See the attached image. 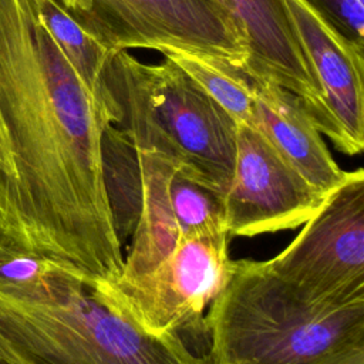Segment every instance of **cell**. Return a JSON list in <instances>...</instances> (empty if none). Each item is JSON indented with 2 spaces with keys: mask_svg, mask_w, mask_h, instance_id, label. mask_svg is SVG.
<instances>
[{
  "mask_svg": "<svg viewBox=\"0 0 364 364\" xmlns=\"http://www.w3.org/2000/svg\"><path fill=\"white\" fill-rule=\"evenodd\" d=\"M111 125L28 0H0V246L92 287L122 274L102 162Z\"/></svg>",
  "mask_w": 364,
  "mask_h": 364,
  "instance_id": "obj_1",
  "label": "cell"
},
{
  "mask_svg": "<svg viewBox=\"0 0 364 364\" xmlns=\"http://www.w3.org/2000/svg\"><path fill=\"white\" fill-rule=\"evenodd\" d=\"M0 354L14 364H215L178 333H148L48 259L0 284Z\"/></svg>",
  "mask_w": 364,
  "mask_h": 364,
  "instance_id": "obj_2",
  "label": "cell"
},
{
  "mask_svg": "<svg viewBox=\"0 0 364 364\" xmlns=\"http://www.w3.org/2000/svg\"><path fill=\"white\" fill-rule=\"evenodd\" d=\"M205 328L215 364H304L364 341V297L309 300L264 260L239 259L208 307Z\"/></svg>",
  "mask_w": 364,
  "mask_h": 364,
  "instance_id": "obj_3",
  "label": "cell"
},
{
  "mask_svg": "<svg viewBox=\"0 0 364 364\" xmlns=\"http://www.w3.org/2000/svg\"><path fill=\"white\" fill-rule=\"evenodd\" d=\"M112 125L136 148L169 155L225 192L239 124L185 71L164 57L145 64L114 51L104 74Z\"/></svg>",
  "mask_w": 364,
  "mask_h": 364,
  "instance_id": "obj_4",
  "label": "cell"
},
{
  "mask_svg": "<svg viewBox=\"0 0 364 364\" xmlns=\"http://www.w3.org/2000/svg\"><path fill=\"white\" fill-rule=\"evenodd\" d=\"M226 228L183 236L152 270L95 283L91 290L152 334H206L205 310L222 290L232 259Z\"/></svg>",
  "mask_w": 364,
  "mask_h": 364,
  "instance_id": "obj_5",
  "label": "cell"
},
{
  "mask_svg": "<svg viewBox=\"0 0 364 364\" xmlns=\"http://www.w3.org/2000/svg\"><path fill=\"white\" fill-rule=\"evenodd\" d=\"M112 51L188 50L243 70L247 46L215 0H54Z\"/></svg>",
  "mask_w": 364,
  "mask_h": 364,
  "instance_id": "obj_6",
  "label": "cell"
},
{
  "mask_svg": "<svg viewBox=\"0 0 364 364\" xmlns=\"http://www.w3.org/2000/svg\"><path fill=\"white\" fill-rule=\"evenodd\" d=\"M264 264L314 301L364 297V172L347 171L299 235Z\"/></svg>",
  "mask_w": 364,
  "mask_h": 364,
  "instance_id": "obj_7",
  "label": "cell"
},
{
  "mask_svg": "<svg viewBox=\"0 0 364 364\" xmlns=\"http://www.w3.org/2000/svg\"><path fill=\"white\" fill-rule=\"evenodd\" d=\"M134 151L139 173L138 213L119 277L152 270L183 236L226 228L222 191L169 155L136 146Z\"/></svg>",
  "mask_w": 364,
  "mask_h": 364,
  "instance_id": "obj_8",
  "label": "cell"
},
{
  "mask_svg": "<svg viewBox=\"0 0 364 364\" xmlns=\"http://www.w3.org/2000/svg\"><path fill=\"white\" fill-rule=\"evenodd\" d=\"M327 195L316 189L256 128L239 124L232 178L223 192L230 236H257L307 222Z\"/></svg>",
  "mask_w": 364,
  "mask_h": 364,
  "instance_id": "obj_9",
  "label": "cell"
},
{
  "mask_svg": "<svg viewBox=\"0 0 364 364\" xmlns=\"http://www.w3.org/2000/svg\"><path fill=\"white\" fill-rule=\"evenodd\" d=\"M309 57L321 100L310 117L321 135L346 155L364 148V48L327 23L306 0H284Z\"/></svg>",
  "mask_w": 364,
  "mask_h": 364,
  "instance_id": "obj_10",
  "label": "cell"
},
{
  "mask_svg": "<svg viewBox=\"0 0 364 364\" xmlns=\"http://www.w3.org/2000/svg\"><path fill=\"white\" fill-rule=\"evenodd\" d=\"M233 20L247 46L243 71L296 94L309 117L321 92L284 0H215Z\"/></svg>",
  "mask_w": 364,
  "mask_h": 364,
  "instance_id": "obj_11",
  "label": "cell"
},
{
  "mask_svg": "<svg viewBox=\"0 0 364 364\" xmlns=\"http://www.w3.org/2000/svg\"><path fill=\"white\" fill-rule=\"evenodd\" d=\"M250 82L253 92L250 127L262 132L316 189L328 195L341 183L347 171L334 161L301 100L273 81L250 78Z\"/></svg>",
  "mask_w": 364,
  "mask_h": 364,
  "instance_id": "obj_12",
  "label": "cell"
},
{
  "mask_svg": "<svg viewBox=\"0 0 364 364\" xmlns=\"http://www.w3.org/2000/svg\"><path fill=\"white\" fill-rule=\"evenodd\" d=\"M28 1L38 21L50 33L57 47L90 92L98 111L112 125L104 74L114 51L108 50L88 34L54 0Z\"/></svg>",
  "mask_w": 364,
  "mask_h": 364,
  "instance_id": "obj_13",
  "label": "cell"
},
{
  "mask_svg": "<svg viewBox=\"0 0 364 364\" xmlns=\"http://www.w3.org/2000/svg\"><path fill=\"white\" fill-rule=\"evenodd\" d=\"M161 54L185 71L237 124H252V82L243 70L212 55L188 50L171 48Z\"/></svg>",
  "mask_w": 364,
  "mask_h": 364,
  "instance_id": "obj_14",
  "label": "cell"
},
{
  "mask_svg": "<svg viewBox=\"0 0 364 364\" xmlns=\"http://www.w3.org/2000/svg\"><path fill=\"white\" fill-rule=\"evenodd\" d=\"M341 36L364 48V0H306Z\"/></svg>",
  "mask_w": 364,
  "mask_h": 364,
  "instance_id": "obj_15",
  "label": "cell"
},
{
  "mask_svg": "<svg viewBox=\"0 0 364 364\" xmlns=\"http://www.w3.org/2000/svg\"><path fill=\"white\" fill-rule=\"evenodd\" d=\"M304 364H364V341L340 347Z\"/></svg>",
  "mask_w": 364,
  "mask_h": 364,
  "instance_id": "obj_16",
  "label": "cell"
},
{
  "mask_svg": "<svg viewBox=\"0 0 364 364\" xmlns=\"http://www.w3.org/2000/svg\"><path fill=\"white\" fill-rule=\"evenodd\" d=\"M0 364H14L9 358H6L3 354H0Z\"/></svg>",
  "mask_w": 364,
  "mask_h": 364,
  "instance_id": "obj_17",
  "label": "cell"
}]
</instances>
